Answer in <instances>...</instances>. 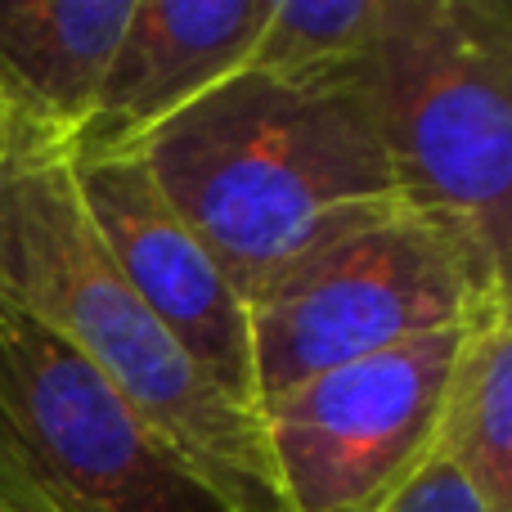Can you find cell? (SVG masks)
Wrapping results in <instances>:
<instances>
[{
  "label": "cell",
  "mask_w": 512,
  "mask_h": 512,
  "mask_svg": "<svg viewBox=\"0 0 512 512\" xmlns=\"http://www.w3.org/2000/svg\"><path fill=\"white\" fill-rule=\"evenodd\" d=\"M382 512H486V508H481V499L468 490V481H463L441 454H432V459L414 472V481Z\"/></svg>",
  "instance_id": "cell-12"
},
{
  "label": "cell",
  "mask_w": 512,
  "mask_h": 512,
  "mask_svg": "<svg viewBox=\"0 0 512 512\" xmlns=\"http://www.w3.org/2000/svg\"><path fill=\"white\" fill-rule=\"evenodd\" d=\"M140 158L243 301L319 243L405 207L369 68L324 81L239 72Z\"/></svg>",
  "instance_id": "cell-1"
},
{
  "label": "cell",
  "mask_w": 512,
  "mask_h": 512,
  "mask_svg": "<svg viewBox=\"0 0 512 512\" xmlns=\"http://www.w3.org/2000/svg\"><path fill=\"white\" fill-rule=\"evenodd\" d=\"M77 198L126 288L239 405L256 409L248 301L176 216L140 153L72 162Z\"/></svg>",
  "instance_id": "cell-7"
},
{
  "label": "cell",
  "mask_w": 512,
  "mask_h": 512,
  "mask_svg": "<svg viewBox=\"0 0 512 512\" xmlns=\"http://www.w3.org/2000/svg\"><path fill=\"white\" fill-rule=\"evenodd\" d=\"M436 454L486 512H512V310L481 306L463 328L441 400Z\"/></svg>",
  "instance_id": "cell-10"
},
{
  "label": "cell",
  "mask_w": 512,
  "mask_h": 512,
  "mask_svg": "<svg viewBox=\"0 0 512 512\" xmlns=\"http://www.w3.org/2000/svg\"><path fill=\"white\" fill-rule=\"evenodd\" d=\"M270 0H131L72 162L140 153L149 135L248 68Z\"/></svg>",
  "instance_id": "cell-8"
},
{
  "label": "cell",
  "mask_w": 512,
  "mask_h": 512,
  "mask_svg": "<svg viewBox=\"0 0 512 512\" xmlns=\"http://www.w3.org/2000/svg\"><path fill=\"white\" fill-rule=\"evenodd\" d=\"M131 0H0V131L14 171L68 162Z\"/></svg>",
  "instance_id": "cell-9"
},
{
  "label": "cell",
  "mask_w": 512,
  "mask_h": 512,
  "mask_svg": "<svg viewBox=\"0 0 512 512\" xmlns=\"http://www.w3.org/2000/svg\"><path fill=\"white\" fill-rule=\"evenodd\" d=\"M9 176H14V167H9V153H5V131H0V203H5Z\"/></svg>",
  "instance_id": "cell-13"
},
{
  "label": "cell",
  "mask_w": 512,
  "mask_h": 512,
  "mask_svg": "<svg viewBox=\"0 0 512 512\" xmlns=\"http://www.w3.org/2000/svg\"><path fill=\"white\" fill-rule=\"evenodd\" d=\"M504 297L508 283L490 279L450 230L396 207L297 256L248 297L256 405L364 355L459 328Z\"/></svg>",
  "instance_id": "cell-4"
},
{
  "label": "cell",
  "mask_w": 512,
  "mask_h": 512,
  "mask_svg": "<svg viewBox=\"0 0 512 512\" xmlns=\"http://www.w3.org/2000/svg\"><path fill=\"white\" fill-rule=\"evenodd\" d=\"M0 292L90 360L144 432L225 512H288L261 414L225 396L99 248L68 162L14 171L0 203Z\"/></svg>",
  "instance_id": "cell-2"
},
{
  "label": "cell",
  "mask_w": 512,
  "mask_h": 512,
  "mask_svg": "<svg viewBox=\"0 0 512 512\" xmlns=\"http://www.w3.org/2000/svg\"><path fill=\"white\" fill-rule=\"evenodd\" d=\"M369 81L405 207L508 283L512 9L504 0H391Z\"/></svg>",
  "instance_id": "cell-3"
},
{
  "label": "cell",
  "mask_w": 512,
  "mask_h": 512,
  "mask_svg": "<svg viewBox=\"0 0 512 512\" xmlns=\"http://www.w3.org/2000/svg\"><path fill=\"white\" fill-rule=\"evenodd\" d=\"M0 512H225L72 342L0 292Z\"/></svg>",
  "instance_id": "cell-5"
},
{
  "label": "cell",
  "mask_w": 512,
  "mask_h": 512,
  "mask_svg": "<svg viewBox=\"0 0 512 512\" xmlns=\"http://www.w3.org/2000/svg\"><path fill=\"white\" fill-rule=\"evenodd\" d=\"M463 328L423 333L256 405L288 512H382L414 481L436 454Z\"/></svg>",
  "instance_id": "cell-6"
},
{
  "label": "cell",
  "mask_w": 512,
  "mask_h": 512,
  "mask_svg": "<svg viewBox=\"0 0 512 512\" xmlns=\"http://www.w3.org/2000/svg\"><path fill=\"white\" fill-rule=\"evenodd\" d=\"M391 0H270L243 72L279 81L346 77L373 63Z\"/></svg>",
  "instance_id": "cell-11"
}]
</instances>
